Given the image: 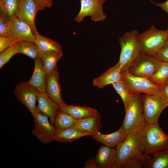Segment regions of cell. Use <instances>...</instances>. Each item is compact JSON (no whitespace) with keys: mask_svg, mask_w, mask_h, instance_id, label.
<instances>
[{"mask_svg":"<svg viewBox=\"0 0 168 168\" xmlns=\"http://www.w3.org/2000/svg\"><path fill=\"white\" fill-rule=\"evenodd\" d=\"M115 168L145 167V156L141 143V132L128 134L125 139L115 147Z\"/></svg>","mask_w":168,"mask_h":168,"instance_id":"cell-1","label":"cell"},{"mask_svg":"<svg viewBox=\"0 0 168 168\" xmlns=\"http://www.w3.org/2000/svg\"><path fill=\"white\" fill-rule=\"evenodd\" d=\"M141 143L144 153L152 154L168 147V135L158 123L148 124L141 132Z\"/></svg>","mask_w":168,"mask_h":168,"instance_id":"cell-2","label":"cell"},{"mask_svg":"<svg viewBox=\"0 0 168 168\" xmlns=\"http://www.w3.org/2000/svg\"><path fill=\"white\" fill-rule=\"evenodd\" d=\"M139 34L137 30H133L125 33L119 39L121 51L117 63L121 73L128 71L140 54L138 41Z\"/></svg>","mask_w":168,"mask_h":168,"instance_id":"cell-3","label":"cell"},{"mask_svg":"<svg viewBox=\"0 0 168 168\" xmlns=\"http://www.w3.org/2000/svg\"><path fill=\"white\" fill-rule=\"evenodd\" d=\"M140 94H134L130 105L125 111L122 126L128 134L135 132H142L148 125L143 114Z\"/></svg>","mask_w":168,"mask_h":168,"instance_id":"cell-4","label":"cell"},{"mask_svg":"<svg viewBox=\"0 0 168 168\" xmlns=\"http://www.w3.org/2000/svg\"><path fill=\"white\" fill-rule=\"evenodd\" d=\"M168 38L166 30H160L152 26L139 34L138 38L140 53L153 55L163 46Z\"/></svg>","mask_w":168,"mask_h":168,"instance_id":"cell-5","label":"cell"},{"mask_svg":"<svg viewBox=\"0 0 168 168\" xmlns=\"http://www.w3.org/2000/svg\"><path fill=\"white\" fill-rule=\"evenodd\" d=\"M143 115L148 124L158 123L160 115L168 106V101L162 96L143 93L141 95Z\"/></svg>","mask_w":168,"mask_h":168,"instance_id":"cell-6","label":"cell"},{"mask_svg":"<svg viewBox=\"0 0 168 168\" xmlns=\"http://www.w3.org/2000/svg\"><path fill=\"white\" fill-rule=\"evenodd\" d=\"M121 74L123 81L134 94L162 96L160 86L154 84L148 78L133 75L128 71Z\"/></svg>","mask_w":168,"mask_h":168,"instance_id":"cell-7","label":"cell"},{"mask_svg":"<svg viewBox=\"0 0 168 168\" xmlns=\"http://www.w3.org/2000/svg\"><path fill=\"white\" fill-rule=\"evenodd\" d=\"M161 63L153 56L140 53L128 71L133 75L148 78L158 68Z\"/></svg>","mask_w":168,"mask_h":168,"instance_id":"cell-8","label":"cell"},{"mask_svg":"<svg viewBox=\"0 0 168 168\" xmlns=\"http://www.w3.org/2000/svg\"><path fill=\"white\" fill-rule=\"evenodd\" d=\"M104 3L103 0H80V10L74 18L75 21L81 22L88 16L94 22L104 21L107 16L103 11Z\"/></svg>","mask_w":168,"mask_h":168,"instance_id":"cell-9","label":"cell"},{"mask_svg":"<svg viewBox=\"0 0 168 168\" xmlns=\"http://www.w3.org/2000/svg\"><path fill=\"white\" fill-rule=\"evenodd\" d=\"M40 92L26 82H22L17 85L14 91L17 99L29 110L33 117L38 112L36 103Z\"/></svg>","mask_w":168,"mask_h":168,"instance_id":"cell-10","label":"cell"},{"mask_svg":"<svg viewBox=\"0 0 168 168\" xmlns=\"http://www.w3.org/2000/svg\"><path fill=\"white\" fill-rule=\"evenodd\" d=\"M34 128L32 135L44 144L54 140L55 128L49 121L48 117L39 112L34 117Z\"/></svg>","mask_w":168,"mask_h":168,"instance_id":"cell-11","label":"cell"},{"mask_svg":"<svg viewBox=\"0 0 168 168\" xmlns=\"http://www.w3.org/2000/svg\"><path fill=\"white\" fill-rule=\"evenodd\" d=\"M3 36L20 41L27 40L35 42L36 36L29 25L16 16L11 19Z\"/></svg>","mask_w":168,"mask_h":168,"instance_id":"cell-12","label":"cell"},{"mask_svg":"<svg viewBox=\"0 0 168 168\" xmlns=\"http://www.w3.org/2000/svg\"><path fill=\"white\" fill-rule=\"evenodd\" d=\"M38 12L37 6L35 0H20L16 15V17L29 25L35 36L39 34L35 23V16Z\"/></svg>","mask_w":168,"mask_h":168,"instance_id":"cell-13","label":"cell"},{"mask_svg":"<svg viewBox=\"0 0 168 168\" xmlns=\"http://www.w3.org/2000/svg\"><path fill=\"white\" fill-rule=\"evenodd\" d=\"M59 75L57 70L46 75L45 92L60 107L66 104L62 98Z\"/></svg>","mask_w":168,"mask_h":168,"instance_id":"cell-14","label":"cell"},{"mask_svg":"<svg viewBox=\"0 0 168 168\" xmlns=\"http://www.w3.org/2000/svg\"><path fill=\"white\" fill-rule=\"evenodd\" d=\"M37 100L38 105L36 109L38 112L49 118L50 123L54 125L58 112L60 110L59 106L51 100L45 92H40Z\"/></svg>","mask_w":168,"mask_h":168,"instance_id":"cell-15","label":"cell"},{"mask_svg":"<svg viewBox=\"0 0 168 168\" xmlns=\"http://www.w3.org/2000/svg\"><path fill=\"white\" fill-rule=\"evenodd\" d=\"M95 160L97 168H115L116 156L115 149L105 145L101 146Z\"/></svg>","mask_w":168,"mask_h":168,"instance_id":"cell-16","label":"cell"},{"mask_svg":"<svg viewBox=\"0 0 168 168\" xmlns=\"http://www.w3.org/2000/svg\"><path fill=\"white\" fill-rule=\"evenodd\" d=\"M122 126L116 131L109 134H103L100 132H97L91 136L93 139L111 148L116 147L123 142L128 135Z\"/></svg>","mask_w":168,"mask_h":168,"instance_id":"cell-17","label":"cell"},{"mask_svg":"<svg viewBox=\"0 0 168 168\" xmlns=\"http://www.w3.org/2000/svg\"><path fill=\"white\" fill-rule=\"evenodd\" d=\"M121 72L117 63L110 68L99 77L93 79V85L99 88L112 84L118 81H122Z\"/></svg>","mask_w":168,"mask_h":168,"instance_id":"cell-18","label":"cell"},{"mask_svg":"<svg viewBox=\"0 0 168 168\" xmlns=\"http://www.w3.org/2000/svg\"><path fill=\"white\" fill-rule=\"evenodd\" d=\"M35 67L33 74L27 82L40 92H45L46 74L43 61L39 57L34 60Z\"/></svg>","mask_w":168,"mask_h":168,"instance_id":"cell-19","label":"cell"},{"mask_svg":"<svg viewBox=\"0 0 168 168\" xmlns=\"http://www.w3.org/2000/svg\"><path fill=\"white\" fill-rule=\"evenodd\" d=\"M91 133L76 127L56 131L54 140L61 142H72L83 136H92Z\"/></svg>","mask_w":168,"mask_h":168,"instance_id":"cell-20","label":"cell"},{"mask_svg":"<svg viewBox=\"0 0 168 168\" xmlns=\"http://www.w3.org/2000/svg\"><path fill=\"white\" fill-rule=\"evenodd\" d=\"M101 119L100 114L97 112L86 118L77 119L74 127L90 132L93 135L100 132L101 128Z\"/></svg>","mask_w":168,"mask_h":168,"instance_id":"cell-21","label":"cell"},{"mask_svg":"<svg viewBox=\"0 0 168 168\" xmlns=\"http://www.w3.org/2000/svg\"><path fill=\"white\" fill-rule=\"evenodd\" d=\"M63 53L55 51H40L39 57L42 60L46 75L57 70V64Z\"/></svg>","mask_w":168,"mask_h":168,"instance_id":"cell-22","label":"cell"},{"mask_svg":"<svg viewBox=\"0 0 168 168\" xmlns=\"http://www.w3.org/2000/svg\"><path fill=\"white\" fill-rule=\"evenodd\" d=\"M59 107L60 110L67 112L77 120L86 118L98 112L95 109L86 106L66 104Z\"/></svg>","mask_w":168,"mask_h":168,"instance_id":"cell-23","label":"cell"},{"mask_svg":"<svg viewBox=\"0 0 168 168\" xmlns=\"http://www.w3.org/2000/svg\"><path fill=\"white\" fill-rule=\"evenodd\" d=\"M77 119L70 115L60 110L56 116L54 126L56 131L74 127Z\"/></svg>","mask_w":168,"mask_h":168,"instance_id":"cell-24","label":"cell"},{"mask_svg":"<svg viewBox=\"0 0 168 168\" xmlns=\"http://www.w3.org/2000/svg\"><path fill=\"white\" fill-rule=\"evenodd\" d=\"M121 98L124 104L125 111L130 105L134 94L130 90L122 80L113 83L111 84Z\"/></svg>","mask_w":168,"mask_h":168,"instance_id":"cell-25","label":"cell"},{"mask_svg":"<svg viewBox=\"0 0 168 168\" xmlns=\"http://www.w3.org/2000/svg\"><path fill=\"white\" fill-rule=\"evenodd\" d=\"M152 159L146 162L145 168H168V147L152 154Z\"/></svg>","mask_w":168,"mask_h":168,"instance_id":"cell-26","label":"cell"},{"mask_svg":"<svg viewBox=\"0 0 168 168\" xmlns=\"http://www.w3.org/2000/svg\"><path fill=\"white\" fill-rule=\"evenodd\" d=\"M35 43L40 51H53L63 52L61 46L57 42L40 34L36 36Z\"/></svg>","mask_w":168,"mask_h":168,"instance_id":"cell-27","label":"cell"},{"mask_svg":"<svg viewBox=\"0 0 168 168\" xmlns=\"http://www.w3.org/2000/svg\"><path fill=\"white\" fill-rule=\"evenodd\" d=\"M18 49V53L26 55L34 60L39 57L40 52L35 42L27 40L19 42Z\"/></svg>","mask_w":168,"mask_h":168,"instance_id":"cell-28","label":"cell"},{"mask_svg":"<svg viewBox=\"0 0 168 168\" xmlns=\"http://www.w3.org/2000/svg\"><path fill=\"white\" fill-rule=\"evenodd\" d=\"M148 78L158 86L165 83L168 78V63L161 62L158 68Z\"/></svg>","mask_w":168,"mask_h":168,"instance_id":"cell-29","label":"cell"},{"mask_svg":"<svg viewBox=\"0 0 168 168\" xmlns=\"http://www.w3.org/2000/svg\"><path fill=\"white\" fill-rule=\"evenodd\" d=\"M20 0H0V13L10 19L16 16Z\"/></svg>","mask_w":168,"mask_h":168,"instance_id":"cell-30","label":"cell"},{"mask_svg":"<svg viewBox=\"0 0 168 168\" xmlns=\"http://www.w3.org/2000/svg\"><path fill=\"white\" fill-rule=\"evenodd\" d=\"M18 43H16L2 52L0 54V68L7 63L15 54L18 53Z\"/></svg>","mask_w":168,"mask_h":168,"instance_id":"cell-31","label":"cell"},{"mask_svg":"<svg viewBox=\"0 0 168 168\" xmlns=\"http://www.w3.org/2000/svg\"><path fill=\"white\" fill-rule=\"evenodd\" d=\"M152 56L161 62L168 63V38L161 49Z\"/></svg>","mask_w":168,"mask_h":168,"instance_id":"cell-32","label":"cell"},{"mask_svg":"<svg viewBox=\"0 0 168 168\" xmlns=\"http://www.w3.org/2000/svg\"><path fill=\"white\" fill-rule=\"evenodd\" d=\"M20 42L9 38L0 36V52H1L12 44Z\"/></svg>","mask_w":168,"mask_h":168,"instance_id":"cell-33","label":"cell"},{"mask_svg":"<svg viewBox=\"0 0 168 168\" xmlns=\"http://www.w3.org/2000/svg\"><path fill=\"white\" fill-rule=\"evenodd\" d=\"M10 19L7 16L0 13V36H3L7 28Z\"/></svg>","mask_w":168,"mask_h":168,"instance_id":"cell-34","label":"cell"},{"mask_svg":"<svg viewBox=\"0 0 168 168\" xmlns=\"http://www.w3.org/2000/svg\"><path fill=\"white\" fill-rule=\"evenodd\" d=\"M38 11L44 10L45 8H50L53 4V0H35Z\"/></svg>","mask_w":168,"mask_h":168,"instance_id":"cell-35","label":"cell"},{"mask_svg":"<svg viewBox=\"0 0 168 168\" xmlns=\"http://www.w3.org/2000/svg\"><path fill=\"white\" fill-rule=\"evenodd\" d=\"M150 2L154 5L160 7L168 14V0L162 3L155 2L152 0H150Z\"/></svg>","mask_w":168,"mask_h":168,"instance_id":"cell-36","label":"cell"},{"mask_svg":"<svg viewBox=\"0 0 168 168\" xmlns=\"http://www.w3.org/2000/svg\"><path fill=\"white\" fill-rule=\"evenodd\" d=\"M160 86L162 96L168 101V83L165 82Z\"/></svg>","mask_w":168,"mask_h":168,"instance_id":"cell-37","label":"cell"},{"mask_svg":"<svg viewBox=\"0 0 168 168\" xmlns=\"http://www.w3.org/2000/svg\"><path fill=\"white\" fill-rule=\"evenodd\" d=\"M84 168H97L96 163L95 157L92 158L85 162Z\"/></svg>","mask_w":168,"mask_h":168,"instance_id":"cell-38","label":"cell"},{"mask_svg":"<svg viewBox=\"0 0 168 168\" xmlns=\"http://www.w3.org/2000/svg\"><path fill=\"white\" fill-rule=\"evenodd\" d=\"M166 31H167V33L168 35V28H167V30H166Z\"/></svg>","mask_w":168,"mask_h":168,"instance_id":"cell-39","label":"cell"},{"mask_svg":"<svg viewBox=\"0 0 168 168\" xmlns=\"http://www.w3.org/2000/svg\"><path fill=\"white\" fill-rule=\"evenodd\" d=\"M167 82V83H168V79H167V80H166V82Z\"/></svg>","mask_w":168,"mask_h":168,"instance_id":"cell-40","label":"cell"},{"mask_svg":"<svg viewBox=\"0 0 168 168\" xmlns=\"http://www.w3.org/2000/svg\"><path fill=\"white\" fill-rule=\"evenodd\" d=\"M103 1L104 2H105L107 1V0H103Z\"/></svg>","mask_w":168,"mask_h":168,"instance_id":"cell-41","label":"cell"}]
</instances>
